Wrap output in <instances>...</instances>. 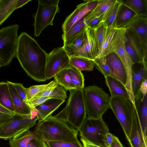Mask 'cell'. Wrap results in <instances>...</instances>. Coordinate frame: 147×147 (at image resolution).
Segmentation results:
<instances>
[{"label": "cell", "instance_id": "cell-1", "mask_svg": "<svg viewBox=\"0 0 147 147\" xmlns=\"http://www.w3.org/2000/svg\"><path fill=\"white\" fill-rule=\"evenodd\" d=\"M47 54L37 41L26 32L19 36L16 57L27 75L38 82L46 81Z\"/></svg>", "mask_w": 147, "mask_h": 147}, {"label": "cell", "instance_id": "cell-2", "mask_svg": "<svg viewBox=\"0 0 147 147\" xmlns=\"http://www.w3.org/2000/svg\"><path fill=\"white\" fill-rule=\"evenodd\" d=\"M33 132L35 136L42 142L58 141L69 142H79L78 131L65 119L57 115H50L38 121Z\"/></svg>", "mask_w": 147, "mask_h": 147}, {"label": "cell", "instance_id": "cell-3", "mask_svg": "<svg viewBox=\"0 0 147 147\" xmlns=\"http://www.w3.org/2000/svg\"><path fill=\"white\" fill-rule=\"evenodd\" d=\"M83 89L69 90V96L66 106L57 114L78 130L87 117Z\"/></svg>", "mask_w": 147, "mask_h": 147}, {"label": "cell", "instance_id": "cell-4", "mask_svg": "<svg viewBox=\"0 0 147 147\" xmlns=\"http://www.w3.org/2000/svg\"><path fill=\"white\" fill-rule=\"evenodd\" d=\"M86 114L91 119L102 118L110 109L111 97L103 89L94 85L84 88L83 90Z\"/></svg>", "mask_w": 147, "mask_h": 147}, {"label": "cell", "instance_id": "cell-5", "mask_svg": "<svg viewBox=\"0 0 147 147\" xmlns=\"http://www.w3.org/2000/svg\"><path fill=\"white\" fill-rule=\"evenodd\" d=\"M19 26L14 24L0 29V65L6 66L16 57Z\"/></svg>", "mask_w": 147, "mask_h": 147}, {"label": "cell", "instance_id": "cell-6", "mask_svg": "<svg viewBox=\"0 0 147 147\" xmlns=\"http://www.w3.org/2000/svg\"><path fill=\"white\" fill-rule=\"evenodd\" d=\"M80 138L100 147H108L105 142L109 128L102 118L91 119L86 117L78 130Z\"/></svg>", "mask_w": 147, "mask_h": 147}, {"label": "cell", "instance_id": "cell-7", "mask_svg": "<svg viewBox=\"0 0 147 147\" xmlns=\"http://www.w3.org/2000/svg\"><path fill=\"white\" fill-rule=\"evenodd\" d=\"M37 111L34 109L29 115L15 114L6 123L0 126V138L10 140L36 124L38 120Z\"/></svg>", "mask_w": 147, "mask_h": 147}, {"label": "cell", "instance_id": "cell-8", "mask_svg": "<svg viewBox=\"0 0 147 147\" xmlns=\"http://www.w3.org/2000/svg\"><path fill=\"white\" fill-rule=\"evenodd\" d=\"M126 29H117L113 42L110 53H114L119 56L125 68L127 81L125 87L131 99L134 98L131 85V70L133 63L126 49L125 43Z\"/></svg>", "mask_w": 147, "mask_h": 147}, {"label": "cell", "instance_id": "cell-9", "mask_svg": "<svg viewBox=\"0 0 147 147\" xmlns=\"http://www.w3.org/2000/svg\"><path fill=\"white\" fill-rule=\"evenodd\" d=\"M110 109L120 124L128 140L131 127L134 104L130 99L111 97Z\"/></svg>", "mask_w": 147, "mask_h": 147}, {"label": "cell", "instance_id": "cell-10", "mask_svg": "<svg viewBox=\"0 0 147 147\" xmlns=\"http://www.w3.org/2000/svg\"><path fill=\"white\" fill-rule=\"evenodd\" d=\"M70 65L69 57L63 47L55 48L47 54L45 67L47 80L53 77Z\"/></svg>", "mask_w": 147, "mask_h": 147}, {"label": "cell", "instance_id": "cell-11", "mask_svg": "<svg viewBox=\"0 0 147 147\" xmlns=\"http://www.w3.org/2000/svg\"><path fill=\"white\" fill-rule=\"evenodd\" d=\"M59 10L58 6H49L38 2L37 11L34 16L35 36H39L47 26L53 25L55 16Z\"/></svg>", "mask_w": 147, "mask_h": 147}, {"label": "cell", "instance_id": "cell-12", "mask_svg": "<svg viewBox=\"0 0 147 147\" xmlns=\"http://www.w3.org/2000/svg\"><path fill=\"white\" fill-rule=\"evenodd\" d=\"M98 0L84 1L78 4L76 8L66 18L62 25L63 33L66 32L76 23L84 18L96 6Z\"/></svg>", "mask_w": 147, "mask_h": 147}, {"label": "cell", "instance_id": "cell-13", "mask_svg": "<svg viewBox=\"0 0 147 147\" xmlns=\"http://www.w3.org/2000/svg\"><path fill=\"white\" fill-rule=\"evenodd\" d=\"M85 32L86 38L83 45L71 56L92 59L95 58L98 53L94 29L89 26H86Z\"/></svg>", "mask_w": 147, "mask_h": 147}, {"label": "cell", "instance_id": "cell-14", "mask_svg": "<svg viewBox=\"0 0 147 147\" xmlns=\"http://www.w3.org/2000/svg\"><path fill=\"white\" fill-rule=\"evenodd\" d=\"M131 31L140 42L147 59V17L138 16L126 28Z\"/></svg>", "mask_w": 147, "mask_h": 147}, {"label": "cell", "instance_id": "cell-15", "mask_svg": "<svg viewBox=\"0 0 147 147\" xmlns=\"http://www.w3.org/2000/svg\"><path fill=\"white\" fill-rule=\"evenodd\" d=\"M110 68L111 76L119 80L125 86L127 81V75L124 66L118 55L114 53L106 56Z\"/></svg>", "mask_w": 147, "mask_h": 147}, {"label": "cell", "instance_id": "cell-16", "mask_svg": "<svg viewBox=\"0 0 147 147\" xmlns=\"http://www.w3.org/2000/svg\"><path fill=\"white\" fill-rule=\"evenodd\" d=\"M135 105L141 132L146 144L147 145V97L144 98L138 94L135 98Z\"/></svg>", "mask_w": 147, "mask_h": 147}, {"label": "cell", "instance_id": "cell-17", "mask_svg": "<svg viewBox=\"0 0 147 147\" xmlns=\"http://www.w3.org/2000/svg\"><path fill=\"white\" fill-rule=\"evenodd\" d=\"M128 141L131 147H147L141 132L135 104H134L131 127Z\"/></svg>", "mask_w": 147, "mask_h": 147}, {"label": "cell", "instance_id": "cell-18", "mask_svg": "<svg viewBox=\"0 0 147 147\" xmlns=\"http://www.w3.org/2000/svg\"><path fill=\"white\" fill-rule=\"evenodd\" d=\"M138 16L133 11L122 3L119 8L113 27L117 29L126 28Z\"/></svg>", "mask_w": 147, "mask_h": 147}, {"label": "cell", "instance_id": "cell-19", "mask_svg": "<svg viewBox=\"0 0 147 147\" xmlns=\"http://www.w3.org/2000/svg\"><path fill=\"white\" fill-rule=\"evenodd\" d=\"M65 101V99L51 98L34 108L37 113L38 121L43 120L52 113Z\"/></svg>", "mask_w": 147, "mask_h": 147}, {"label": "cell", "instance_id": "cell-20", "mask_svg": "<svg viewBox=\"0 0 147 147\" xmlns=\"http://www.w3.org/2000/svg\"><path fill=\"white\" fill-rule=\"evenodd\" d=\"M147 64L144 63L133 65L131 70V85L134 96H137L140 86L144 79L147 78Z\"/></svg>", "mask_w": 147, "mask_h": 147}, {"label": "cell", "instance_id": "cell-21", "mask_svg": "<svg viewBox=\"0 0 147 147\" xmlns=\"http://www.w3.org/2000/svg\"><path fill=\"white\" fill-rule=\"evenodd\" d=\"M11 97L15 114L22 115L30 114L34 109L30 107L23 101L16 90L13 82L7 81Z\"/></svg>", "mask_w": 147, "mask_h": 147}, {"label": "cell", "instance_id": "cell-22", "mask_svg": "<svg viewBox=\"0 0 147 147\" xmlns=\"http://www.w3.org/2000/svg\"><path fill=\"white\" fill-rule=\"evenodd\" d=\"M105 78L106 85L110 92L111 97L117 96L130 99L127 89L121 82L110 76Z\"/></svg>", "mask_w": 147, "mask_h": 147}, {"label": "cell", "instance_id": "cell-23", "mask_svg": "<svg viewBox=\"0 0 147 147\" xmlns=\"http://www.w3.org/2000/svg\"><path fill=\"white\" fill-rule=\"evenodd\" d=\"M115 0H98L96 7L84 17L86 26L93 19L102 17Z\"/></svg>", "mask_w": 147, "mask_h": 147}, {"label": "cell", "instance_id": "cell-24", "mask_svg": "<svg viewBox=\"0 0 147 147\" xmlns=\"http://www.w3.org/2000/svg\"><path fill=\"white\" fill-rule=\"evenodd\" d=\"M36 138L33 131L26 130L9 140L10 147H27L29 142Z\"/></svg>", "mask_w": 147, "mask_h": 147}, {"label": "cell", "instance_id": "cell-25", "mask_svg": "<svg viewBox=\"0 0 147 147\" xmlns=\"http://www.w3.org/2000/svg\"><path fill=\"white\" fill-rule=\"evenodd\" d=\"M117 30L113 27L108 28L106 36L100 49L94 58L105 57L110 53L112 44Z\"/></svg>", "mask_w": 147, "mask_h": 147}, {"label": "cell", "instance_id": "cell-26", "mask_svg": "<svg viewBox=\"0 0 147 147\" xmlns=\"http://www.w3.org/2000/svg\"><path fill=\"white\" fill-rule=\"evenodd\" d=\"M86 38L85 30L71 40L64 44L63 47L69 56L71 57L74 52L83 45Z\"/></svg>", "mask_w": 147, "mask_h": 147}, {"label": "cell", "instance_id": "cell-27", "mask_svg": "<svg viewBox=\"0 0 147 147\" xmlns=\"http://www.w3.org/2000/svg\"><path fill=\"white\" fill-rule=\"evenodd\" d=\"M69 60L70 64L81 71H92L94 66L92 60L88 58L72 56L69 57Z\"/></svg>", "mask_w": 147, "mask_h": 147}, {"label": "cell", "instance_id": "cell-28", "mask_svg": "<svg viewBox=\"0 0 147 147\" xmlns=\"http://www.w3.org/2000/svg\"><path fill=\"white\" fill-rule=\"evenodd\" d=\"M86 26L84 18L74 24L68 31L63 33L62 34V38L64 44L71 40L84 31Z\"/></svg>", "mask_w": 147, "mask_h": 147}, {"label": "cell", "instance_id": "cell-29", "mask_svg": "<svg viewBox=\"0 0 147 147\" xmlns=\"http://www.w3.org/2000/svg\"><path fill=\"white\" fill-rule=\"evenodd\" d=\"M122 0H115L102 17L101 22H104L108 28L113 27L119 8Z\"/></svg>", "mask_w": 147, "mask_h": 147}, {"label": "cell", "instance_id": "cell-30", "mask_svg": "<svg viewBox=\"0 0 147 147\" xmlns=\"http://www.w3.org/2000/svg\"><path fill=\"white\" fill-rule=\"evenodd\" d=\"M122 3L133 11L138 16L147 17V0H122Z\"/></svg>", "mask_w": 147, "mask_h": 147}, {"label": "cell", "instance_id": "cell-31", "mask_svg": "<svg viewBox=\"0 0 147 147\" xmlns=\"http://www.w3.org/2000/svg\"><path fill=\"white\" fill-rule=\"evenodd\" d=\"M0 103L14 113V109L7 82H0Z\"/></svg>", "mask_w": 147, "mask_h": 147}, {"label": "cell", "instance_id": "cell-32", "mask_svg": "<svg viewBox=\"0 0 147 147\" xmlns=\"http://www.w3.org/2000/svg\"><path fill=\"white\" fill-rule=\"evenodd\" d=\"M67 69L75 89L78 90H83L84 88L85 79L84 76L81 71L71 65Z\"/></svg>", "mask_w": 147, "mask_h": 147}, {"label": "cell", "instance_id": "cell-33", "mask_svg": "<svg viewBox=\"0 0 147 147\" xmlns=\"http://www.w3.org/2000/svg\"><path fill=\"white\" fill-rule=\"evenodd\" d=\"M18 0H0V26L15 10Z\"/></svg>", "mask_w": 147, "mask_h": 147}, {"label": "cell", "instance_id": "cell-34", "mask_svg": "<svg viewBox=\"0 0 147 147\" xmlns=\"http://www.w3.org/2000/svg\"><path fill=\"white\" fill-rule=\"evenodd\" d=\"M125 36L139 58L144 63H147V59L145 58L142 46L137 37L131 31L127 29Z\"/></svg>", "mask_w": 147, "mask_h": 147}, {"label": "cell", "instance_id": "cell-35", "mask_svg": "<svg viewBox=\"0 0 147 147\" xmlns=\"http://www.w3.org/2000/svg\"><path fill=\"white\" fill-rule=\"evenodd\" d=\"M53 78L56 82L62 86L67 91L75 89L67 69L61 71L55 75Z\"/></svg>", "mask_w": 147, "mask_h": 147}, {"label": "cell", "instance_id": "cell-36", "mask_svg": "<svg viewBox=\"0 0 147 147\" xmlns=\"http://www.w3.org/2000/svg\"><path fill=\"white\" fill-rule=\"evenodd\" d=\"M108 29L105 22H100L94 29L98 53L105 39Z\"/></svg>", "mask_w": 147, "mask_h": 147}, {"label": "cell", "instance_id": "cell-37", "mask_svg": "<svg viewBox=\"0 0 147 147\" xmlns=\"http://www.w3.org/2000/svg\"><path fill=\"white\" fill-rule=\"evenodd\" d=\"M96 68L105 77L111 76V72L108 64L106 57L100 58L91 59Z\"/></svg>", "mask_w": 147, "mask_h": 147}, {"label": "cell", "instance_id": "cell-38", "mask_svg": "<svg viewBox=\"0 0 147 147\" xmlns=\"http://www.w3.org/2000/svg\"><path fill=\"white\" fill-rule=\"evenodd\" d=\"M45 142L47 147H84L80 141L76 142H69L51 141Z\"/></svg>", "mask_w": 147, "mask_h": 147}, {"label": "cell", "instance_id": "cell-39", "mask_svg": "<svg viewBox=\"0 0 147 147\" xmlns=\"http://www.w3.org/2000/svg\"><path fill=\"white\" fill-rule=\"evenodd\" d=\"M125 45L126 51L129 55L133 64L140 63H144L147 64V63H144L139 58L126 37Z\"/></svg>", "mask_w": 147, "mask_h": 147}, {"label": "cell", "instance_id": "cell-40", "mask_svg": "<svg viewBox=\"0 0 147 147\" xmlns=\"http://www.w3.org/2000/svg\"><path fill=\"white\" fill-rule=\"evenodd\" d=\"M47 85V84L34 85L31 86L28 88H26L27 100L34 97L36 94L44 89Z\"/></svg>", "mask_w": 147, "mask_h": 147}, {"label": "cell", "instance_id": "cell-41", "mask_svg": "<svg viewBox=\"0 0 147 147\" xmlns=\"http://www.w3.org/2000/svg\"><path fill=\"white\" fill-rule=\"evenodd\" d=\"M67 91L61 86L57 84L49 97L50 98L65 99L67 96Z\"/></svg>", "mask_w": 147, "mask_h": 147}, {"label": "cell", "instance_id": "cell-42", "mask_svg": "<svg viewBox=\"0 0 147 147\" xmlns=\"http://www.w3.org/2000/svg\"><path fill=\"white\" fill-rule=\"evenodd\" d=\"M49 98H51L46 96L34 97L28 100L25 103L31 108L34 109L36 107Z\"/></svg>", "mask_w": 147, "mask_h": 147}, {"label": "cell", "instance_id": "cell-43", "mask_svg": "<svg viewBox=\"0 0 147 147\" xmlns=\"http://www.w3.org/2000/svg\"><path fill=\"white\" fill-rule=\"evenodd\" d=\"M57 85V83L55 80L51 81L49 83L47 84V86L44 89L36 94L34 97L40 96L49 97L51 92Z\"/></svg>", "mask_w": 147, "mask_h": 147}, {"label": "cell", "instance_id": "cell-44", "mask_svg": "<svg viewBox=\"0 0 147 147\" xmlns=\"http://www.w3.org/2000/svg\"><path fill=\"white\" fill-rule=\"evenodd\" d=\"M13 84L19 96L25 103L27 100L26 96L25 89L22 84L20 83H13Z\"/></svg>", "mask_w": 147, "mask_h": 147}, {"label": "cell", "instance_id": "cell-45", "mask_svg": "<svg viewBox=\"0 0 147 147\" xmlns=\"http://www.w3.org/2000/svg\"><path fill=\"white\" fill-rule=\"evenodd\" d=\"M27 147H45L43 142L36 137L31 140L28 142Z\"/></svg>", "mask_w": 147, "mask_h": 147}, {"label": "cell", "instance_id": "cell-46", "mask_svg": "<svg viewBox=\"0 0 147 147\" xmlns=\"http://www.w3.org/2000/svg\"><path fill=\"white\" fill-rule=\"evenodd\" d=\"M147 91V78H146L144 79L141 83L140 86L138 94L140 93L142 94L143 95V98H144L146 95Z\"/></svg>", "mask_w": 147, "mask_h": 147}, {"label": "cell", "instance_id": "cell-47", "mask_svg": "<svg viewBox=\"0 0 147 147\" xmlns=\"http://www.w3.org/2000/svg\"><path fill=\"white\" fill-rule=\"evenodd\" d=\"M59 0H38V2L40 3L49 6H58Z\"/></svg>", "mask_w": 147, "mask_h": 147}, {"label": "cell", "instance_id": "cell-48", "mask_svg": "<svg viewBox=\"0 0 147 147\" xmlns=\"http://www.w3.org/2000/svg\"><path fill=\"white\" fill-rule=\"evenodd\" d=\"M114 136L109 132H107L105 134V142L108 147H111L113 140Z\"/></svg>", "mask_w": 147, "mask_h": 147}, {"label": "cell", "instance_id": "cell-49", "mask_svg": "<svg viewBox=\"0 0 147 147\" xmlns=\"http://www.w3.org/2000/svg\"><path fill=\"white\" fill-rule=\"evenodd\" d=\"M12 116L0 112V126L7 122Z\"/></svg>", "mask_w": 147, "mask_h": 147}, {"label": "cell", "instance_id": "cell-50", "mask_svg": "<svg viewBox=\"0 0 147 147\" xmlns=\"http://www.w3.org/2000/svg\"><path fill=\"white\" fill-rule=\"evenodd\" d=\"M102 19V17L93 19L88 23L86 26H89L92 28L94 29L101 21Z\"/></svg>", "mask_w": 147, "mask_h": 147}, {"label": "cell", "instance_id": "cell-51", "mask_svg": "<svg viewBox=\"0 0 147 147\" xmlns=\"http://www.w3.org/2000/svg\"><path fill=\"white\" fill-rule=\"evenodd\" d=\"M110 147H124L119 140L118 138L114 136L113 140Z\"/></svg>", "mask_w": 147, "mask_h": 147}, {"label": "cell", "instance_id": "cell-52", "mask_svg": "<svg viewBox=\"0 0 147 147\" xmlns=\"http://www.w3.org/2000/svg\"><path fill=\"white\" fill-rule=\"evenodd\" d=\"M31 1L30 0H18L15 7V10L21 7L29 1Z\"/></svg>", "mask_w": 147, "mask_h": 147}, {"label": "cell", "instance_id": "cell-53", "mask_svg": "<svg viewBox=\"0 0 147 147\" xmlns=\"http://www.w3.org/2000/svg\"><path fill=\"white\" fill-rule=\"evenodd\" d=\"M0 112L3 113L13 115L15 114L9 110L0 103Z\"/></svg>", "mask_w": 147, "mask_h": 147}, {"label": "cell", "instance_id": "cell-54", "mask_svg": "<svg viewBox=\"0 0 147 147\" xmlns=\"http://www.w3.org/2000/svg\"><path fill=\"white\" fill-rule=\"evenodd\" d=\"M80 139L84 147H100L90 144L81 138H80Z\"/></svg>", "mask_w": 147, "mask_h": 147}, {"label": "cell", "instance_id": "cell-55", "mask_svg": "<svg viewBox=\"0 0 147 147\" xmlns=\"http://www.w3.org/2000/svg\"><path fill=\"white\" fill-rule=\"evenodd\" d=\"M43 143H44V147H47V146L45 142H43Z\"/></svg>", "mask_w": 147, "mask_h": 147}, {"label": "cell", "instance_id": "cell-56", "mask_svg": "<svg viewBox=\"0 0 147 147\" xmlns=\"http://www.w3.org/2000/svg\"><path fill=\"white\" fill-rule=\"evenodd\" d=\"M1 67V66H0V67Z\"/></svg>", "mask_w": 147, "mask_h": 147}]
</instances>
